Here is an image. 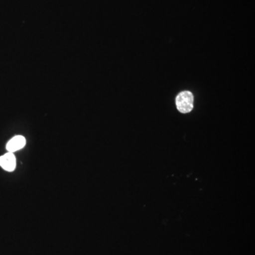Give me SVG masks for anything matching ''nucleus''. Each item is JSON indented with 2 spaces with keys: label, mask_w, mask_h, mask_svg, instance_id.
<instances>
[{
  "label": "nucleus",
  "mask_w": 255,
  "mask_h": 255,
  "mask_svg": "<svg viewBox=\"0 0 255 255\" xmlns=\"http://www.w3.org/2000/svg\"><path fill=\"white\" fill-rule=\"evenodd\" d=\"M177 110L183 114L190 112L194 107V97L191 92L184 91L181 92L176 99Z\"/></svg>",
  "instance_id": "1"
},
{
  "label": "nucleus",
  "mask_w": 255,
  "mask_h": 255,
  "mask_svg": "<svg viewBox=\"0 0 255 255\" xmlns=\"http://www.w3.org/2000/svg\"><path fill=\"white\" fill-rule=\"evenodd\" d=\"M26 145V138L22 135H16L6 144V150L9 152L14 153L16 151L22 149Z\"/></svg>",
  "instance_id": "3"
},
{
  "label": "nucleus",
  "mask_w": 255,
  "mask_h": 255,
  "mask_svg": "<svg viewBox=\"0 0 255 255\" xmlns=\"http://www.w3.org/2000/svg\"><path fill=\"white\" fill-rule=\"evenodd\" d=\"M0 166L7 172H12L16 168V157L12 152H8L0 157Z\"/></svg>",
  "instance_id": "2"
}]
</instances>
